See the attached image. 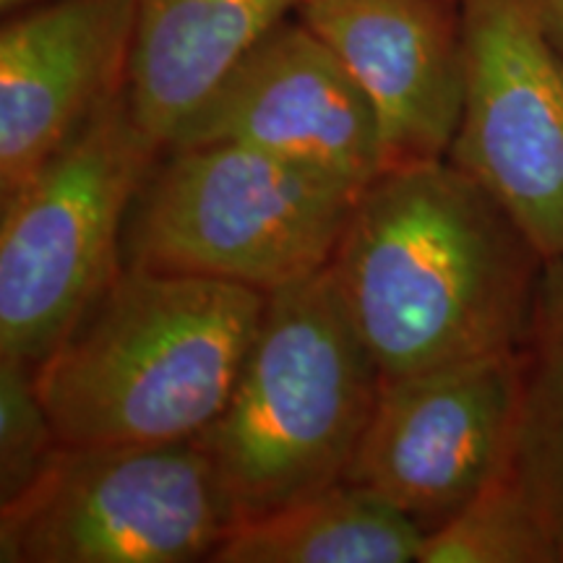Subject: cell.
<instances>
[{"instance_id":"6da1fadb","label":"cell","mask_w":563,"mask_h":563,"mask_svg":"<svg viewBox=\"0 0 563 563\" xmlns=\"http://www.w3.org/2000/svg\"><path fill=\"white\" fill-rule=\"evenodd\" d=\"M545 258L452 159L363 188L329 274L384 382L517 350Z\"/></svg>"},{"instance_id":"7a4b0ae2","label":"cell","mask_w":563,"mask_h":563,"mask_svg":"<svg viewBox=\"0 0 563 563\" xmlns=\"http://www.w3.org/2000/svg\"><path fill=\"white\" fill-rule=\"evenodd\" d=\"M269 295L196 274L121 266L42 361L60 443L196 439L220 418Z\"/></svg>"},{"instance_id":"3957f363","label":"cell","mask_w":563,"mask_h":563,"mask_svg":"<svg viewBox=\"0 0 563 563\" xmlns=\"http://www.w3.org/2000/svg\"><path fill=\"white\" fill-rule=\"evenodd\" d=\"M382 384L329 266L272 292L228 407L199 433L235 525L344 481Z\"/></svg>"},{"instance_id":"277c9868","label":"cell","mask_w":563,"mask_h":563,"mask_svg":"<svg viewBox=\"0 0 563 563\" xmlns=\"http://www.w3.org/2000/svg\"><path fill=\"white\" fill-rule=\"evenodd\" d=\"M363 188L235 144L165 146L123 228V266L277 292L332 262Z\"/></svg>"},{"instance_id":"5b68a950","label":"cell","mask_w":563,"mask_h":563,"mask_svg":"<svg viewBox=\"0 0 563 563\" xmlns=\"http://www.w3.org/2000/svg\"><path fill=\"white\" fill-rule=\"evenodd\" d=\"M165 146L129 89L104 104L0 214V357L45 361L123 266V228Z\"/></svg>"},{"instance_id":"8992f818","label":"cell","mask_w":563,"mask_h":563,"mask_svg":"<svg viewBox=\"0 0 563 563\" xmlns=\"http://www.w3.org/2000/svg\"><path fill=\"white\" fill-rule=\"evenodd\" d=\"M232 527L230 498L199 435L60 443L37 481L0 506V561H209Z\"/></svg>"},{"instance_id":"52a82bcc","label":"cell","mask_w":563,"mask_h":563,"mask_svg":"<svg viewBox=\"0 0 563 563\" xmlns=\"http://www.w3.org/2000/svg\"><path fill=\"white\" fill-rule=\"evenodd\" d=\"M464 104L449 159L563 258V55L540 0H462Z\"/></svg>"},{"instance_id":"ba28073f","label":"cell","mask_w":563,"mask_h":563,"mask_svg":"<svg viewBox=\"0 0 563 563\" xmlns=\"http://www.w3.org/2000/svg\"><path fill=\"white\" fill-rule=\"evenodd\" d=\"M519 350L382 384L344 481L439 530L496 481L519 405Z\"/></svg>"},{"instance_id":"9c48e42d","label":"cell","mask_w":563,"mask_h":563,"mask_svg":"<svg viewBox=\"0 0 563 563\" xmlns=\"http://www.w3.org/2000/svg\"><path fill=\"white\" fill-rule=\"evenodd\" d=\"M235 141L365 188L384 173L368 97L300 16L266 34L170 146Z\"/></svg>"},{"instance_id":"30bf717a","label":"cell","mask_w":563,"mask_h":563,"mask_svg":"<svg viewBox=\"0 0 563 563\" xmlns=\"http://www.w3.org/2000/svg\"><path fill=\"white\" fill-rule=\"evenodd\" d=\"M136 0H45L0 30V196L129 89Z\"/></svg>"},{"instance_id":"8fae6325","label":"cell","mask_w":563,"mask_h":563,"mask_svg":"<svg viewBox=\"0 0 563 563\" xmlns=\"http://www.w3.org/2000/svg\"><path fill=\"white\" fill-rule=\"evenodd\" d=\"M298 16L368 97L384 170L449 159L464 104L462 0H302Z\"/></svg>"},{"instance_id":"7c38bea8","label":"cell","mask_w":563,"mask_h":563,"mask_svg":"<svg viewBox=\"0 0 563 563\" xmlns=\"http://www.w3.org/2000/svg\"><path fill=\"white\" fill-rule=\"evenodd\" d=\"M302 0H136L129 100L170 146L230 70Z\"/></svg>"},{"instance_id":"4fadbf2b","label":"cell","mask_w":563,"mask_h":563,"mask_svg":"<svg viewBox=\"0 0 563 563\" xmlns=\"http://www.w3.org/2000/svg\"><path fill=\"white\" fill-rule=\"evenodd\" d=\"M426 532L363 485L340 481L235 525L211 563H412Z\"/></svg>"},{"instance_id":"5bb4252c","label":"cell","mask_w":563,"mask_h":563,"mask_svg":"<svg viewBox=\"0 0 563 563\" xmlns=\"http://www.w3.org/2000/svg\"><path fill=\"white\" fill-rule=\"evenodd\" d=\"M519 405L501 481L543 519L563 563V258L545 262L519 344Z\"/></svg>"},{"instance_id":"9a60e30c","label":"cell","mask_w":563,"mask_h":563,"mask_svg":"<svg viewBox=\"0 0 563 563\" xmlns=\"http://www.w3.org/2000/svg\"><path fill=\"white\" fill-rule=\"evenodd\" d=\"M420 563H561L559 545L530 501L496 477L454 519L428 532Z\"/></svg>"},{"instance_id":"2e32d148","label":"cell","mask_w":563,"mask_h":563,"mask_svg":"<svg viewBox=\"0 0 563 563\" xmlns=\"http://www.w3.org/2000/svg\"><path fill=\"white\" fill-rule=\"evenodd\" d=\"M60 439L30 363L0 357V506L16 501L42 475Z\"/></svg>"},{"instance_id":"e0dca14e","label":"cell","mask_w":563,"mask_h":563,"mask_svg":"<svg viewBox=\"0 0 563 563\" xmlns=\"http://www.w3.org/2000/svg\"><path fill=\"white\" fill-rule=\"evenodd\" d=\"M540 13H543L545 30L551 34L553 45L563 55V0H540Z\"/></svg>"},{"instance_id":"ac0fdd59","label":"cell","mask_w":563,"mask_h":563,"mask_svg":"<svg viewBox=\"0 0 563 563\" xmlns=\"http://www.w3.org/2000/svg\"><path fill=\"white\" fill-rule=\"evenodd\" d=\"M37 3H45V0H0V9H3L5 16H9V13L30 9V5H37Z\"/></svg>"}]
</instances>
